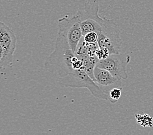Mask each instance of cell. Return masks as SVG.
Masks as SVG:
<instances>
[{"mask_svg":"<svg viewBox=\"0 0 153 135\" xmlns=\"http://www.w3.org/2000/svg\"><path fill=\"white\" fill-rule=\"evenodd\" d=\"M83 39L87 43H97L98 39V35L95 32H90L83 35Z\"/></svg>","mask_w":153,"mask_h":135,"instance_id":"9c48e42d","label":"cell"},{"mask_svg":"<svg viewBox=\"0 0 153 135\" xmlns=\"http://www.w3.org/2000/svg\"><path fill=\"white\" fill-rule=\"evenodd\" d=\"M57 24L59 31L65 36L71 49L75 53L83 37L81 24L78 16L76 14L72 17L66 15L58 20Z\"/></svg>","mask_w":153,"mask_h":135,"instance_id":"5b68a950","label":"cell"},{"mask_svg":"<svg viewBox=\"0 0 153 135\" xmlns=\"http://www.w3.org/2000/svg\"><path fill=\"white\" fill-rule=\"evenodd\" d=\"M16 47V36L13 31L2 21L0 22V68L12 63Z\"/></svg>","mask_w":153,"mask_h":135,"instance_id":"277c9868","label":"cell"},{"mask_svg":"<svg viewBox=\"0 0 153 135\" xmlns=\"http://www.w3.org/2000/svg\"><path fill=\"white\" fill-rule=\"evenodd\" d=\"M59 82L62 86L71 87L73 89L85 88L88 89L94 97L102 100H109L107 94H105L97 85V83L87 74L83 69L74 70L70 74L59 77Z\"/></svg>","mask_w":153,"mask_h":135,"instance_id":"3957f363","label":"cell"},{"mask_svg":"<svg viewBox=\"0 0 153 135\" xmlns=\"http://www.w3.org/2000/svg\"><path fill=\"white\" fill-rule=\"evenodd\" d=\"M122 88H114L108 94L109 100L111 103H115L121 96Z\"/></svg>","mask_w":153,"mask_h":135,"instance_id":"ba28073f","label":"cell"},{"mask_svg":"<svg viewBox=\"0 0 153 135\" xmlns=\"http://www.w3.org/2000/svg\"><path fill=\"white\" fill-rule=\"evenodd\" d=\"M78 58L72 51L65 36L58 32L53 52L47 58L45 68L59 77L70 74L74 71L73 63Z\"/></svg>","mask_w":153,"mask_h":135,"instance_id":"7a4b0ae2","label":"cell"},{"mask_svg":"<svg viewBox=\"0 0 153 135\" xmlns=\"http://www.w3.org/2000/svg\"><path fill=\"white\" fill-rule=\"evenodd\" d=\"M130 59V56L126 53L110 54L105 59L98 60L97 66L109 71L119 79H127L126 67Z\"/></svg>","mask_w":153,"mask_h":135,"instance_id":"8992f818","label":"cell"},{"mask_svg":"<svg viewBox=\"0 0 153 135\" xmlns=\"http://www.w3.org/2000/svg\"><path fill=\"white\" fill-rule=\"evenodd\" d=\"M94 76L97 85L108 96L113 89L122 88V80L117 78L105 69L96 66L94 70Z\"/></svg>","mask_w":153,"mask_h":135,"instance_id":"52a82bcc","label":"cell"},{"mask_svg":"<svg viewBox=\"0 0 153 135\" xmlns=\"http://www.w3.org/2000/svg\"><path fill=\"white\" fill-rule=\"evenodd\" d=\"M98 0H87L83 9L78 10L83 36L90 32H95L98 36H104L122 43L119 28L114 20L101 18L98 14Z\"/></svg>","mask_w":153,"mask_h":135,"instance_id":"6da1fadb","label":"cell"}]
</instances>
